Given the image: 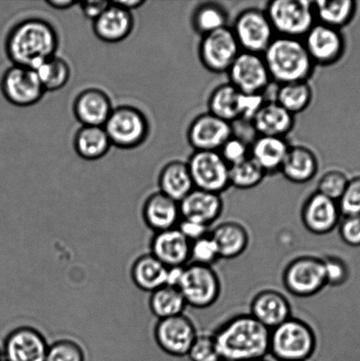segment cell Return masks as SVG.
I'll return each mask as SVG.
<instances>
[{
    "mask_svg": "<svg viewBox=\"0 0 360 361\" xmlns=\"http://www.w3.org/2000/svg\"><path fill=\"white\" fill-rule=\"evenodd\" d=\"M178 289L187 306L204 310L218 302L221 283L213 267L190 263L183 268Z\"/></svg>",
    "mask_w": 360,
    "mask_h": 361,
    "instance_id": "52a82bcc",
    "label": "cell"
},
{
    "mask_svg": "<svg viewBox=\"0 0 360 361\" xmlns=\"http://www.w3.org/2000/svg\"><path fill=\"white\" fill-rule=\"evenodd\" d=\"M213 336L221 361L266 359L270 353L271 330L250 314L232 317Z\"/></svg>",
    "mask_w": 360,
    "mask_h": 361,
    "instance_id": "6da1fadb",
    "label": "cell"
},
{
    "mask_svg": "<svg viewBox=\"0 0 360 361\" xmlns=\"http://www.w3.org/2000/svg\"><path fill=\"white\" fill-rule=\"evenodd\" d=\"M111 5V1H85L80 2L81 12L88 20H97Z\"/></svg>",
    "mask_w": 360,
    "mask_h": 361,
    "instance_id": "681fc988",
    "label": "cell"
},
{
    "mask_svg": "<svg viewBox=\"0 0 360 361\" xmlns=\"http://www.w3.org/2000/svg\"><path fill=\"white\" fill-rule=\"evenodd\" d=\"M45 3L51 8L59 11L68 10L73 8L74 6L79 5V3L73 0H48Z\"/></svg>",
    "mask_w": 360,
    "mask_h": 361,
    "instance_id": "816d5d0a",
    "label": "cell"
},
{
    "mask_svg": "<svg viewBox=\"0 0 360 361\" xmlns=\"http://www.w3.org/2000/svg\"><path fill=\"white\" fill-rule=\"evenodd\" d=\"M231 28L242 51L263 55L276 37L266 11L255 7L240 13Z\"/></svg>",
    "mask_w": 360,
    "mask_h": 361,
    "instance_id": "9c48e42d",
    "label": "cell"
},
{
    "mask_svg": "<svg viewBox=\"0 0 360 361\" xmlns=\"http://www.w3.org/2000/svg\"><path fill=\"white\" fill-rule=\"evenodd\" d=\"M1 90L10 104L20 108L38 104L46 93L37 71L19 66L6 70L2 78Z\"/></svg>",
    "mask_w": 360,
    "mask_h": 361,
    "instance_id": "4fadbf2b",
    "label": "cell"
},
{
    "mask_svg": "<svg viewBox=\"0 0 360 361\" xmlns=\"http://www.w3.org/2000/svg\"><path fill=\"white\" fill-rule=\"evenodd\" d=\"M302 41L316 66H333L344 56V35L337 28L316 23Z\"/></svg>",
    "mask_w": 360,
    "mask_h": 361,
    "instance_id": "9a60e30c",
    "label": "cell"
},
{
    "mask_svg": "<svg viewBox=\"0 0 360 361\" xmlns=\"http://www.w3.org/2000/svg\"><path fill=\"white\" fill-rule=\"evenodd\" d=\"M337 204L343 217L360 215V176L349 180L347 189Z\"/></svg>",
    "mask_w": 360,
    "mask_h": 361,
    "instance_id": "f6af8a7d",
    "label": "cell"
},
{
    "mask_svg": "<svg viewBox=\"0 0 360 361\" xmlns=\"http://www.w3.org/2000/svg\"><path fill=\"white\" fill-rule=\"evenodd\" d=\"M264 11L280 37L302 40L316 23L313 1L309 0H273Z\"/></svg>",
    "mask_w": 360,
    "mask_h": 361,
    "instance_id": "5b68a950",
    "label": "cell"
},
{
    "mask_svg": "<svg viewBox=\"0 0 360 361\" xmlns=\"http://www.w3.org/2000/svg\"><path fill=\"white\" fill-rule=\"evenodd\" d=\"M192 243L178 228L158 232L151 240V255L168 268L189 264Z\"/></svg>",
    "mask_w": 360,
    "mask_h": 361,
    "instance_id": "d6986e66",
    "label": "cell"
},
{
    "mask_svg": "<svg viewBox=\"0 0 360 361\" xmlns=\"http://www.w3.org/2000/svg\"><path fill=\"white\" fill-rule=\"evenodd\" d=\"M58 32L47 20L30 18L20 21L7 35L6 49L13 66L37 70L56 56Z\"/></svg>",
    "mask_w": 360,
    "mask_h": 361,
    "instance_id": "7a4b0ae2",
    "label": "cell"
},
{
    "mask_svg": "<svg viewBox=\"0 0 360 361\" xmlns=\"http://www.w3.org/2000/svg\"><path fill=\"white\" fill-rule=\"evenodd\" d=\"M186 307L187 303L182 293L174 286H162L151 296L150 309L160 320L182 314Z\"/></svg>",
    "mask_w": 360,
    "mask_h": 361,
    "instance_id": "d590c367",
    "label": "cell"
},
{
    "mask_svg": "<svg viewBox=\"0 0 360 361\" xmlns=\"http://www.w3.org/2000/svg\"><path fill=\"white\" fill-rule=\"evenodd\" d=\"M250 314L271 331L292 317L287 297L271 289L263 290L254 297Z\"/></svg>",
    "mask_w": 360,
    "mask_h": 361,
    "instance_id": "ffe728a7",
    "label": "cell"
},
{
    "mask_svg": "<svg viewBox=\"0 0 360 361\" xmlns=\"http://www.w3.org/2000/svg\"><path fill=\"white\" fill-rule=\"evenodd\" d=\"M316 23L341 30L354 19L357 3L352 0L313 1Z\"/></svg>",
    "mask_w": 360,
    "mask_h": 361,
    "instance_id": "d6a6232c",
    "label": "cell"
},
{
    "mask_svg": "<svg viewBox=\"0 0 360 361\" xmlns=\"http://www.w3.org/2000/svg\"><path fill=\"white\" fill-rule=\"evenodd\" d=\"M45 361H85V355L76 343L60 341L49 346Z\"/></svg>",
    "mask_w": 360,
    "mask_h": 361,
    "instance_id": "b9f144b4",
    "label": "cell"
},
{
    "mask_svg": "<svg viewBox=\"0 0 360 361\" xmlns=\"http://www.w3.org/2000/svg\"><path fill=\"white\" fill-rule=\"evenodd\" d=\"M349 180H350L345 173L340 171H330L320 178L316 191L330 200L338 202L343 196Z\"/></svg>",
    "mask_w": 360,
    "mask_h": 361,
    "instance_id": "ab89813d",
    "label": "cell"
},
{
    "mask_svg": "<svg viewBox=\"0 0 360 361\" xmlns=\"http://www.w3.org/2000/svg\"><path fill=\"white\" fill-rule=\"evenodd\" d=\"M176 228L190 243L203 238V237L209 235L211 231L210 226L186 219H181Z\"/></svg>",
    "mask_w": 360,
    "mask_h": 361,
    "instance_id": "c3c4849f",
    "label": "cell"
},
{
    "mask_svg": "<svg viewBox=\"0 0 360 361\" xmlns=\"http://www.w3.org/2000/svg\"><path fill=\"white\" fill-rule=\"evenodd\" d=\"M242 49L230 27L204 35L199 46V56L204 68L213 73H228Z\"/></svg>",
    "mask_w": 360,
    "mask_h": 361,
    "instance_id": "8fae6325",
    "label": "cell"
},
{
    "mask_svg": "<svg viewBox=\"0 0 360 361\" xmlns=\"http://www.w3.org/2000/svg\"><path fill=\"white\" fill-rule=\"evenodd\" d=\"M197 335L195 324L183 314L159 321L154 331L162 351L175 357L188 355Z\"/></svg>",
    "mask_w": 360,
    "mask_h": 361,
    "instance_id": "5bb4252c",
    "label": "cell"
},
{
    "mask_svg": "<svg viewBox=\"0 0 360 361\" xmlns=\"http://www.w3.org/2000/svg\"><path fill=\"white\" fill-rule=\"evenodd\" d=\"M266 176V173L252 157L231 166L229 171L230 186L239 190H250L259 186Z\"/></svg>",
    "mask_w": 360,
    "mask_h": 361,
    "instance_id": "74e56055",
    "label": "cell"
},
{
    "mask_svg": "<svg viewBox=\"0 0 360 361\" xmlns=\"http://www.w3.org/2000/svg\"><path fill=\"white\" fill-rule=\"evenodd\" d=\"M195 189L221 195L230 186V166L218 152L194 151L187 161Z\"/></svg>",
    "mask_w": 360,
    "mask_h": 361,
    "instance_id": "30bf717a",
    "label": "cell"
},
{
    "mask_svg": "<svg viewBox=\"0 0 360 361\" xmlns=\"http://www.w3.org/2000/svg\"><path fill=\"white\" fill-rule=\"evenodd\" d=\"M263 56L271 80L278 85L309 81L316 67L302 39L276 35Z\"/></svg>",
    "mask_w": 360,
    "mask_h": 361,
    "instance_id": "3957f363",
    "label": "cell"
},
{
    "mask_svg": "<svg viewBox=\"0 0 360 361\" xmlns=\"http://www.w3.org/2000/svg\"><path fill=\"white\" fill-rule=\"evenodd\" d=\"M266 102L263 94H249L242 93L241 120L252 123L256 113Z\"/></svg>",
    "mask_w": 360,
    "mask_h": 361,
    "instance_id": "7dc6e473",
    "label": "cell"
},
{
    "mask_svg": "<svg viewBox=\"0 0 360 361\" xmlns=\"http://www.w3.org/2000/svg\"><path fill=\"white\" fill-rule=\"evenodd\" d=\"M228 14L224 6L214 2L200 4L192 17L193 30L201 35L228 27Z\"/></svg>",
    "mask_w": 360,
    "mask_h": 361,
    "instance_id": "e575fe53",
    "label": "cell"
},
{
    "mask_svg": "<svg viewBox=\"0 0 360 361\" xmlns=\"http://www.w3.org/2000/svg\"><path fill=\"white\" fill-rule=\"evenodd\" d=\"M218 153L231 167L250 157V146L241 137L232 135L222 146Z\"/></svg>",
    "mask_w": 360,
    "mask_h": 361,
    "instance_id": "ee69618b",
    "label": "cell"
},
{
    "mask_svg": "<svg viewBox=\"0 0 360 361\" xmlns=\"http://www.w3.org/2000/svg\"><path fill=\"white\" fill-rule=\"evenodd\" d=\"M122 8L129 11L132 13V10L140 8L141 6L146 4L144 0H118V1H112Z\"/></svg>",
    "mask_w": 360,
    "mask_h": 361,
    "instance_id": "f5cc1de1",
    "label": "cell"
},
{
    "mask_svg": "<svg viewBox=\"0 0 360 361\" xmlns=\"http://www.w3.org/2000/svg\"><path fill=\"white\" fill-rule=\"evenodd\" d=\"M234 135V126L210 112L197 116L187 132L188 142L195 151L218 152Z\"/></svg>",
    "mask_w": 360,
    "mask_h": 361,
    "instance_id": "2e32d148",
    "label": "cell"
},
{
    "mask_svg": "<svg viewBox=\"0 0 360 361\" xmlns=\"http://www.w3.org/2000/svg\"><path fill=\"white\" fill-rule=\"evenodd\" d=\"M49 346L40 332L30 327H20L6 338V361H45Z\"/></svg>",
    "mask_w": 360,
    "mask_h": 361,
    "instance_id": "ac0fdd59",
    "label": "cell"
},
{
    "mask_svg": "<svg viewBox=\"0 0 360 361\" xmlns=\"http://www.w3.org/2000/svg\"><path fill=\"white\" fill-rule=\"evenodd\" d=\"M218 247L209 235L192 243L190 262L192 264L211 267L220 260Z\"/></svg>",
    "mask_w": 360,
    "mask_h": 361,
    "instance_id": "f35d334b",
    "label": "cell"
},
{
    "mask_svg": "<svg viewBox=\"0 0 360 361\" xmlns=\"http://www.w3.org/2000/svg\"><path fill=\"white\" fill-rule=\"evenodd\" d=\"M113 109L111 98L98 88L81 92L73 104L74 115L83 126L104 127Z\"/></svg>",
    "mask_w": 360,
    "mask_h": 361,
    "instance_id": "44dd1931",
    "label": "cell"
},
{
    "mask_svg": "<svg viewBox=\"0 0 360 361\" xmlns=\"http://www.w3.org/2000/svg\"><path fill=\"white\" fill-rule=\"evenodd\" d=\"M182 219H190L211 226L223 212L221 195L194 189L180 202Z\"/></svg>",
    "mask_w": 360,
    "mask_h": 361,
    "instance_id": "7402d4cb",
    "label": "cell"
},
{
    "mask_svg": "<svg viewBox=\"0 0 360 361\" xmlns=\"http://www.w3.org/2000/svg\"><path fill=\"white\" fill-rule=\"evenodd\" d=\"M187 356L192 361H221L213 335H197Z\"/></svg>",
    "mask_w": 360,
    "mask_h": 361,
    "instance_id": "60d3db41",
    "label": "cell"
},
{
    "mask_svg": "<svg viewBox=\"0 0 360 361\" xmlns=\"http://www.w3.org/2000/svg\"><path fill=\"white\" fill-rule=\"evenodd\" d=\"M318 169V159L311 149L291 146L280 172L289 182L305 184L316 178Z\"/></svg>",
    "mask_w": 360,
    "mask_h": 361,
    "instance_id": "484cf974",
    "label": "cell"
},
{
    "mask_svg": "<svg viewBox=\"0 0 360 361\" xmlns=\"http://www.w3.org/2000/svg\"><path fill=\"white\" fill-rule=\"evenodd\" d=\"M290 145L285 137L257 136L250 146V157L266 175L280 171Z\"/></svg>",
    "mask_w": 360,
    "mask_h": 361,
    "instance_id": "4316f807",
    "label": "cell"
},
{
    "mask_svg": "<svg viewBox=\"0 0 360 361\" xmlns=\"http://www.w3.org/2000/svg\"><path fill=\"white\" fill-rule=\"evenodd\" d=\"M183 268L185 267L168 268L167 286L178 288L179 283L181 281L182 276Z\"/></svg>",
    "mask_w": 360,
    "mask_h": 361,
    "instance_id": "f907efd6",
    "label": "cell"
},
{
    "mask_svg": "<svg viewBox=\"0 0 360 361\" xmlns=\"http://www.w3.org/2000/svg\"><path fill=\"white\" fill-rule=\"evenodd\" d=\"M229 83L243 94H262L273 82L263 55L241 51L228 72Z\"/></svg>",
    "mask_w": 360,
    "mask_h": 361,
    "instance_id": "7c38bea8",
    "label": "cell"
},
{
    "mask_svg": "<svg viewBox=\"0 0 360 361\" xmlns=\"http://www.w3.org/2000/svg\"><path fill=\"white\" fill-rule=\"evenodd\" d=\"M134 19L132 13L111 1V5L93 23V30L101 41L118 44L132 33Z\"/></svg>",
    "mask_w": 360,
    "mask_h": 361,
    "instance_id": "603a6c76",
    "label": "cell"
},
{
    "mask_svg": "<svg viewBox=\"0 0 360 361\" xmlns=\"http://www.w3.org/2000/svg\"><path fill=\"white\" fill-rule=\"evenodd\" d=\"M252 361H267L266 359L256 360Z\"/></svg>",
    "mask_w": 360,
    "mask_h": 361,
    "instance_id": "db71d44e",
    "label": "cell"
},
{
    "mask_svg": "<svg viewBox=\"0 0 360 361\" xmlns=\"http://www.w3.org/2000/svg\"><path fill=\"white\" fill-rule=\"evenodd\" d=\"M143 214L147 226L156 233L175 228L182 219L178 202L161 191L147 198Z\"/></svg>",
    "mask_w": 360,
    "mask_h": 361,
    "instance_id": "cb8c5ba5",
    "label": "cell"
},
{
    "mask_svg": "<svg viewBox=\"0 0 360 361\" xmlns=\"http://www.w3.org/2000/svg\"><path fill=\"white\" fill-rule=\"evenodd\" d=\"M159 186L161 193L178 203L188 196L195 187L187 162L174 161L166 165L159 176Z\"/></svg>",
    "mask_w": 360,
    "mask_h": 361,
    "instance_id": "f1b7e54d",
    "label": "cell"
},
{
    "mask_svg": "<svg viewBox=\"0 0 360 361\" xmlns=\"http://www.w3.org/2000/svg\"><path fill=\"white\" fill-rule=\"evenodd\" d=\"M323 261L327 286H341L347 282L350 271L343 259L335 256H326Z\"/></svg>",
    "mask_w": 360,
    "mask_h": 361,
    "instance_id": "7bdbcfd3",
    "label": "cell"
},
{
    "mask_svg": "<svg viewBox=\"0 0 360 361\" xmlns=\"http://www.w3.org/2000/svg\"><path fill=\"white\" fill-rule=\"evenodd\" d=\"M338 228L345 243L351 247H360V215L345 216Z\"/></svg>",
    "mask_w": 360,
    "mask_h": 361,
    "instance_id": "bcb514c9",
    "label": "cell"
},
{
    "mask_svg": "<svg viewBox=\"0 0 360 361\" xmlns=\"http://www.w3.org/2000/svg\"><path fill=\"white\" fill-rule=\"evenodd\" d=\"M35 71L46 92L61 90L68 83L70 77L68 63L56 56L42 63Z\"/></svg>",
    "mask_w": 360,
    "mask_h": 361,
    "instance_id": "8d00e7d4",
    "label": "cell"
},
{
    "mask_svg": "<svg viewBox=\"0 0 360 361\" xmlns=\"http://www.w3.org/2000/svg\"><path fill=\"white\" fill-rule=\"evenodd\" d=\"M73 146L84 160L97 161L108 154L112 145L104 127L82 126L74 137Z\"/></svg>",
    "mask_w": 360,
    "mask_h": 361,
    "instance_id": "4dcf8cb0",
    "label": "cell"
},
{
    "mask_svg": "<svg viewBox=\"0 0 360 361\" xmlns=\"http://www.w3.org/2000/svg\"><path fill=\"white\" fill-rule=\"evenodd\" d=\"M241 92L229 82L221 84L211 92L208 112L232 125L241 120Z\"/></svg>",
    "mask_w": 360,
    "mask_h": 361,
    "instance_id": "f546056e",
    "label": "cell"
},
{
    "mask_svg": "<svg viewBox=\"0 0 360 361\" xmlns=\"http://www.w3.org/2000/svg\"><path fill=\"white\" fill-rule=\"evenodd\" d=\"M316 345L313 328L299 318L292 317L271 331L269 355L278 361H306Z\"/></svg>",
    "mask_w": 360,
    "mask_h": 361,
    "instance_id": "277c9868",
    "label": "cell"
},
{
    "mask_svg": "<svg viewBox=\"0 0 360 361\" xmlns=\"http://www.w3.org/2000/svg\"><path fill=\"white\" fill-rule=\"evenodd\" d=\"M168 268L153 255H146L134 264L132 276L135 285L143 291L154 293L167 285Z\"/></svg>",
    "mask_w": 360,
    "mask_h": 361,
    "instance_id": "1f68e13d",
    "label": "cell"
},
{
    "mask_svg": "<svg viewBox=\"0 0 360 361\" xmlns=\"http://www.w3.org/2000/svg\"><path fill=\"white\" fill-rule=\"evenodd\" d=\"M342 214L337 201L315 192L302 205L301 218L303 226L316 235H325L340 225Z\"/></svg>",
    "mask_w": 360,
    "mask_h": 361,
    "instance_id": "e0dca14e",
    "label": "cell"
},
{
    "mask_svg": "<svg viewBox=\"0 0 360 361\" xmlns=\"http://www.w3.org/2000/svg\"><path fill=\"white\" fill-rule=\"evenodd\" d=\"M112 146L133 149L142 145L149 135V123L139 109L123 105L113 109L104 126Z\"/></svg>",
    "mask_w": 360,
    "mask_h": 361,
    "instance_id": "8992f818",
    "label": "cell"
},
{
    "mask_svg": "<svg viewBox=\"0 0 360 361\" xmlns=\"http://www.w3.org/2000/svg\"><path fill=\"white\" fill-rule=\"evenodd\" d=\"M282 281L289 293L309 298L327 286L323 258L303 256L295 258L285 268Z\"/></svg>",
    "mask_w": 360,
    "mask_h": 361,
    "instance_id": "ba28073f",
    "label": "cell"
},
{
    "mask_svg": "<svg viewBox=\"0 0 360 361\" xmlns=\"http://www.w3.org/2000/svg\"><path fill=\"white\" fill-rule=\"evenodd\" d=\"M313 88L309 81L278 85L275 102L292 115L305 111L311 104Z\"/></svg>",
    "mask_w": 360,
    "mask_h": 361,
    "instance_id": "836d02e7",
    "label": "cell"
},
{
    "mask_svg": "<svg viewBox=\"0 0 360 361\" xmlns=\"http://www.w3.org/2000/svg\"><path fill=\"white\" fill-rule=\"evenodd\" d=\"M210 236L218 247L221 259H234L242 256L249 245V233L235 221H225L215 226Z\"/></svg>",
    "mask_w": 360,
    "mask_h": 361,
    "instance_id": "83f0119b",
    "label": "cell"
},
{
    "mask_svg": "<svg viewBox=\"0 0 360 361\" xmlns=\"http://www.w3.org/2000/svg\"><path fill=\"white\" fill-rule=\"evenodd\" d=\"M259 136L285 137L294 126V116L276 102H266L252 121Z\"/></svg>",
    "mask_w": 360,
    "mask_h": 361,
    "instance_id": "d4e9b609",
    "label": "cell"
}]
</instances>
